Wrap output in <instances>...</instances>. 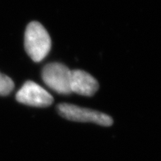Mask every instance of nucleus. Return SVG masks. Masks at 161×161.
<instances>
[{"instance_id":"nucleus-1","label":"nucleus","mask_w":161,"mask_h":161,"mask_svg":"<svg viewBox=\"0 0 161 161\" xmlns=\"http://www.w3.org/2000/svg\"><path fill=\"white\" fill-rule=\"evenodd\" d=\"M51 45V38L43 25L32 21L27 25L25 33V48L33 61H43L50 52Z\"/></svg>"},{"instance_id":"nucleus-2","label":"nucleus","mask_w":161,"mask_h":161,"mask_svg":"<svg viewBox=\"0 0 161 161\" xmlns=\"http://www.w3.org/2000/svg\"><path fill=\"white\" fill-rule=\"evenodd\" d=\"M71 70L63 64L49 63L42 70V79L45 84L60 94H69Z\"/></svg>"},{"instance_id":"nucleus-3","label":"nucleus","mask_w":161,"mask_h":161,"mask_svg":"<svg viewBox=\"0 0 161 161\" xmlns=\"http://www.w3.org/2000/svg\"><path fill=\"white\" fill-rule=\"evenodd\" d=\"M57 110L61 116L69 120L95 123L106 127L113 125L112 118L107 114L97 110L82 108L75 105L61 103L57 106Z\"/></svg>"},{"instance_id":"nucleus-4","label":"nucleus","mask_w":161,"mask_h":161,"mask_svg":"<svg viewBox=\"0 0 161 161\" xmlns=\"http://www.w3.org/2000/svg\"><path fill=\"white\" fill-rule=\"evenodd\" d=\"M16 101L27 106L46 107L53 102V97L47 90L33 81H27L16 95Z\"/></svg>"},{"instance_id":"nucleus-5","label":"nucleus","mask_w":161,"mask_h":161,"mask_svg":"<svg viewBox=\"0 0 161 161\" xmlns=\"http://www.w3.org/2000/svg\"><path fill=\"white\" fill-rule=\"evenodd\" d=\"M98 82L91 75L84 70H71L70 90L81 96L92 97L98 90Z\"/></svg>"},{"instance_id":"nucleus-6","label":"nucleus","mask_w":161,"mask_h":161,"mask_svg":"<svg viewBox=\"0 0 161 161\" xmlns=\"http://www.w3.org/2000/svg\"><path fill=\"white\" fill-rule=\"evenodd\" d=\"M14 88V83L11 78L0 72V96H7Z\"/></svg>"}]
</instances>
